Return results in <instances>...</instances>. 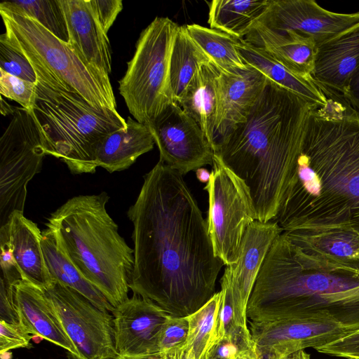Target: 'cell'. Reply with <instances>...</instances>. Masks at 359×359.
<instances>
[{"label": "cell", "instance_id": "obj_1", "mask_svg": "<svg viewBox=\"0 0 359 359\" xmlns=\"http://www.w3.org/2000/svg\"><path fill=\"white\" fill-rule=\"evenodd\" d=\"M133 226L130 290L169 316L187 317L216 293L224 265L183 175L159 160L128 210Z\"/></svg>", "mask_w": 359, "mask_h": 359}, {"label": "cell", "instance_id": "obj_2", "mask_svg": "<svg viewBox=\"0 0 359 359\" xmlns=\"http://www.w3.org/2000/svg\"><path fill=\"white\" fill-rule=\"evenodd\" d=\"M324 93L274 221L285 233L345 232L359 240V112L342 95Z\"/></svg>", "mask_w": 359, "mask_h": 359}, {"label": "cell", "instance_id": "obj_3", "mask_svg": "<svg viewBox=\"0 0 359 359\" xmlns=\"http://www.w3.org/2000/svg\"><path fill=\"white\" fill-rule=\"evenodd\" d=\"M316 107L269 80L247 119L217 142L214 154L248 186L257 220H274Z\"/></svg>", "mask_w": 359, "mask_h": 359}, {"label": "cell", "instance_id": "obj_4", "mask_svg": "<svg viewBox=\"0 0 359 359\" xmlns=\"http://www.w3.org/2000/svg\"><path fill=\"white\" fill-rule=\"evenodd\" d=\"M247 319H334L359 330V260L302 249L283 232L273 241L250 296Z\"/></svg>", "mask_w": 359, "mask_h": 359}, {"label": "cell", "instance_id": "obj_5", "mask_svg": "<svg viewBox=\"0 0 359 359\" xmlns=\"http://www.w3.org/2000/svg\"><path fill=\"white\" fill-rule=\"evenodd\" d=\"M107 193L67 200L47 219L57 246L114 307L126 301L133 250L106 208Z\"/></svg>", "mask_w": 359, "mask_h": 359}, {"label": "cell", "instance_id": "obj_6", "mask_svg": "<svg viewBox=\"0 0 359 359\" xmlns=\"http://www.w3.org/2000/svg\"><path fill=\"white\" fill-rule=\"evenodd\" d=\"M32 113L42 131L46 155L60 159L73 174L94 173L100 142L127 127L116 109L95 107L79 93L39 78Z\"/></svg>", "mask_w": 359, "mask_h": 359}, {"label": "cell", "instance_id": "obj_7", "mask_svg": "<svg viewBox=\"0 0 359 359\" xmlns=\"http://www.w3.org/2000/svg\"><path fill=\"white\" fill-rule=\"evenodd\" d=\"M0 14L6 29L0 39L28 59L37 78L51 86L79 93L95 107L116 109L114 91L80 60L67 43L28 17L3 9Z\"/></svg>", "mask_w": 359, "mask_h": 359}, {"label": "cell", "instance_id": "obj_8", "mask_svg": "<svg viewBox=\"0 0 359 359\" xmlns=\"http://www.w3.org/2000/svg\"><path fill=\"white\" fill-rule=\"evenodd\" d=\"M180 25L168 17H156L140 34L133 58L118 90L130 114L149 125L175 102L170 61Z\"/></svg>", "mask_w": 359, "mask_h": 359}, {"label": "cell", "instance_id": "obj_9", "mask_svg": "<svg viewBox=\"0 0 359 359\" xmlns=\"http://www.w3.org/2000/svg\"><path fill=\"white\" fill-rule=\"evenodd\" d=\"M204 189L208 193L206 222L215 254L224 265H231L238 259L247 227L257 220L250 190L215 154Z\"/></svg>", "mask_w": 359, "mask_h": 359}, {"label": "cell", "instance_id": "obj_10", "mask_svg": "<svg viewBox=\"0 0 359 359\" xmlns=\"http://www.w3.org/2000/svg\"><path fill=\"white\" fill-rule=\"evenodd\" d=\"M43 291L76 351V359H115L118 355L109 312L56 281Z\"/></svg>", "mask_w": 359, "mask_h": 359}, {"label": "cell", "instance_id": "obj_11", "mask_svg": "<svg viewBox=\"0 0 359 359\" xmlns=\"http://www.w3.org/2000/svg\"><path fill=\"white\" fill-rule=\"evenodd\" d=\"M160 159L183 175L212 164L214 151L198 123L176 102L149 125Z\"/></svg>", "mask_w": 359, "mask_h": 359}, {"label": "cell", "instance_id": "obj_12", "mask_svg": "<svg viewBox=\"0 0 359 359\" xmlns=\"http://www.w3.org/2000/svg\"><path fill=\"white\" fill-rule=\"evenodd\" d=\"M277 32H296L313 39L318 48L359 23V11L332 12L313 0H269L255 22Z\"/></svg>", "mask_w": 359, "mask_h": 359}, {"label": "cell", "instance_id": "obj_13", "mask_svg": "<svg viewBox=\"0 0 359 359\" xmlns=\"http://www.w3.org/2000/svg\"><path fill=\"white\" fill-rule=\"evenodd\" d=\"M249 323L255 351H271L285 356L306 348L316 350L353 332L338 321L323 317Z\"/></svg>", "mask_w": 359, "mask_h": 359}, {"label": "cell", "instance_id": "obj_14", "mask_svg": "<svg viewBox=\"0 0 359 359\" xmlns=\"http://www.w3.org/2000/svg\"><path fill=\"white\" fill-rule=\"evenodd\" d=\"M283 233L274 220H255L246 229L236 263L226 266L238 325L247 326L248 300L265 257L275 239Z\"/></svg>", "mask_w": 359, "mask_h": 359}, {"label": "cell", "instance_id": "obj_15", "mask_svg": "<svg viewBox=\"0 0 359 359\" xmlns=\"http://www.w3.org/2000/svg\"><path fill=\"white\" fill-rule=\"evenodd\" d=\"M68 29V46L80 60L113 91L109 79L111 52L90 0H60Z\"/></svg>", "mask_w": 359, "mask_h": 359}, {"label": "cell", "instance_id": "obj_16", "mask_svg": "<svg viewBox=\"0 0 359 359\" xmlns=\"http://www.w3.org/2000/svg\"><path fill=\"white\" fill-rule=\"evenodd\" d=\"M118 355L135 357L158 353V341L169 316L150 300L137 295L112 312Z\"/></svg>", "mask_w": 359, "mask_h": 359}, {"label": "cell", "instance_id": "obj_17", "mask_svg": "<svg viewBox=\"0 0 359 359\" xmlns=\"http://www.w3.org/2000/svg\"><path fill=\"white\" fill-rule=\"evenodd\" d=\"M268 81L261 72L249 65L233 72H219L217 79L215 145L247 119Z\"/></svg>", "mask_w": 359, "mask_h": 359}, {"label": "cell", "instance_id": "obj_18", "mask_svg": "<svg viewBox=\"0 0 359 359\" xmlns=\"http://www.w3.org/2000/svg\"><path fill=\"white\" fill-rule=\"evenodd\" d=\"M19 324L29 334L40 337L65 349L73 359L76 351L66 334L43 290L20 280L14 286Z\"/></svg>", "mask_w": 359, "mask_h": 359}, {"label": "cell", "instance_id": "obj_19", "mask_svg": "<svg viewBox=\"0 0 359 359\" xmlns=\"http://www.w3.org/2000/svg\"><path fill=\"white\" fill-rule=\"evenodd\" d=\"M243 39L262 48L294 74L313 77L318 46L312 37L293 31H274L255 22Z\"/></svg>", "mask_w": 359, "mask_h": 359}, {"label": "cell", "instance_id": "obj_20", "mask_svg": "<svg viewBox=\"0 0 359 359\" xmlns=\"http://www.w3.org/2000/svg\"><path fill=\"white\" fill-rule=\"evenodd\" d=\"M359 66V23L318 48L313 80L323 89L344 95Z\"/></svg>", "mask_w": 359, "mask_h": 359}, {"label": "cell", "instance_id": "obj_21", "mask_svg": "<svg viewBox=\"0 0 359 359\" xmlns=\"http://www.w3.org/2000/svg\"><path fill=\"white\" fill-rule=\"evenodd\" d=\"M8 224L13 256L22 280L42 290L47 289L55 280L44 259L42 231L36 224L25 217L24 212H14Z\"/></svg>", "mask_w": 359, "mask_h": 359}, {"label": "cell", "instance_id": "obj_22", "mask_svg": "<svg viewBox=\"0 0 359 359\" xmlns=\"http://www.w3.org/2000/svg\"><path fill=\"white\" fill-rule=\"evenodd\" d=\"M126 123V128L109 134L99 144L95 155L97 168L110 173L124 170L154 148L155 142L148 126L130 116Z\"/></svg>", "mask_w": 359, "mask_h": 359}, {"label": "cell", "instance_id": "obj_23", "mask_svg": "<svg viewBox=\"0 0 359 359\" xmlns=\"http://www.w3.org/2000/svg\"><path fill=\"white\" fill-rule=\"evenodd\" d=\"M246 64L261 72L269 80L298 95L317 107L324 106L327 97L313 77L291 72L262 48L240 39L236 46Z\"/></svg>", "mask_w": 359, "mask_h": 359}, {"label": "cell", "instance_id": "obj_24", "mask_svg": "<svg viewBox=\"0 0 359 359\" xmlns=\"http://www.w3.org/2000/svg\"><path fill=\"white\" fill-rule=\"evenodd\" d=\"M219 73L218 69L211 62L203 65L177 102L183 110L198 123L213 150Z\"/></svg>", "mask_w": 359, "mask_h": 359}, {"label": "cell", "instance_id": "obj_25", "mask_svg": "<svg viewBox=\"0 0 359 359\" xmlns=\"http://www.w3.org/2000/svg\"><path fill=\"white\" fill-rule=\"evenodd\" d=\"M41 248L47 269L55 281L76 290L102 311L109 313L114 311L115 308L102 293L58 248L53 233L48 229L42 231Z\"/></svg>", "mask_w": 359, "mask_h": 359}, {"label": "cell", "instance_id": "obj_26", "mask_svg": "<svg viewBox=\"0 0 359 359\" xmlns=\"http://www.w3.org/2000/svg\"><path fill=\"white\" fill-rule=\"evenodd\" d=\"M269 0H213L208 1V22L237 39H243L266 9Z\"/></svg>", "mask_w": 359, "mask_h": 359}, {"label": "cell", "instance_id": "obj_27", "mask_svg": "<svg viewBox=\"0 0 359 359\" xmlns=\"http://www.w3.org/2000/svg\"><path fill=\"white\" fill-rule=\"evenodd\" d=\"M210 62L208 57L188 33L179 27L170 61V79L175 102H177L197 71Z\"/></svg>", "mask_w": 359, "mask_h": 359}, {"label": "cell", "instance_id": "obj_28", "mask_svg": "<svg viewBox=\"0 0 359 359\" xmlns=\"http://www.w3.org/2000/svg\"><path fill=\"white\" fill-rule=\"evenodd\" d=\"M186 27L190 36L219 72H233L248 67L236 48L240 39L198 24Z\"/></svg>", "mask_w": 359, "mask_h": 359}, {"label": "cell", "instance_id": "obj_29", "mask_svg": "<svg viewBox=\"0 0 359 359\" xmlns=\"http://www.w3.org/2000/svg\"><path fill=\"white\" fill-rule=\"evenodd\" d=\"M222 298L220 290L198 310L187 316L188 334L186 341L180 346L184 353L191 351L196 359H205L206 357L213 339Z\"/></svg>", "mask_w": 359, "mask_h": 359}, {"label": "cell", "instance_id": "obj_30", "mask_svg": "<svg viewBox=\"0 0 359 359\" xmlns=\"http://www.w3.org/2000/svg\"><path fill=\"white\" fill-rule=\"evenodd\" d=\"M0 9L33 19L58 39L68 43V29L60 0L2 1Z\"/></svg>", "mask_w": 359, "mask_h": 359}, {"label": "cell", "instance_id": "obj_31", "mask_svg": "<svg viewBox=\"0 0 359 359\" xmlns=\"http://www.w3.org/2000/svg\"><path fill=\"white\" fill-rule=\"evenodd\" d=\"M302 249L342 260H359V240L345 232L302 236L283 232Z\"/></svg>", "mask_w": 359, "mask_h": 359}, {"label": "cell", "instance_id": "obj_32", "mask_svg": "<svg viewBox=\"0 0 359 359\" xmlns=\"http://www.w3.org/2000/svg\"><path fill=\"white\" fill-rule=\"evenodd\" d=\"M0 93L32 111L36 98V83L12 76L0 69Z\"/></svg>", "mask_w": 359, "mask_h": 359}, {"label": "cell", "instance_id": "obj_33", "mask_svg": "<svg viewBox=\"0 0 359 359\" xmlns=\"http://www.w3.org/2000/svg\"><path fill=\"white\" fill-rule=\"evenodd\" d=\"M0 69L22 80L37 82L36 72L28 59L2 39H0Z\"/></svg>", "mask_w": 359, "mask_h": 359}, {"label": "cell", "instance_id": "obj_34", "mask_svg": "<svg viewBox=\"0 0 359 359\" xmlns=\"http://www.w3.org/2000/svg\"><path fill=\"white\" fill-rule=\"evenodd\" d=\"M0 281L4 283L8 295L13 297L14 286L22 278L13 256L8 224L0 226Z\"/></svg>", "mask_w": 359, "mask_h": 359}, {"label": "cell", "instance_id": "obj_35", "mask_svg": "<svg viewBox=\"0 0 359 359\" xmlns=\"http://www.w3.org/2000/svg\"><path fill=\"white\" fill-rule=\"evenodd\" d=\"M189 331L187 317L170 316L165 323L158 341V351L166 352L182 345Z\"/></svg>", "mask_w": 359, "mask_h": 359}, {"label": "cell", "instance_id": "obj_36", "mask_svg": "<svg viewBox=\"0 0 359 359\" xmlns=\"http://www.w3.org/2000/svg\"><path fill=\"white\" fill-rule=\"evenodd\" d=\"M32 337L19 323H10L0 320V353H6L11 350L30 348Z\"/></svg>", "mask_w": 359, "mask_h": 359}, {"label": "cell", "instance_id": "obj_37", "mask_svg": "<svg viewBox=\"0 0 359 359\" xmlns=\"http://www.w3.org/2000/svg\"><path fill=\"white\" fill-rule=\"evenodd\" d=\"M316 351L345 359H359V330L337 341L320 346Z\"/></svg>", "mask_w": 359, "mask_h": 359}, {"label": "cell", "instance_id": "obj_38", "mask_svg": "<svg viewBox=\"0 0 359 359\" xmlns=\"http://www.w3.org/2000/svg\"><path fill=\"white\" fill-rule=\"evenodd\" d=\"M96 17L107 34L118 15L123 9L121 0H90Z\"/></svg>", "mask_w": 359, "mask_h": 359}, {"label": "cell", "instance_id": "obj_39", "mask_svg": "<svg viewBox=\"0 0 359 359\" xmlns=\"http://www.w3.org/2000/svg\"><path fill=\"white\" fill-rule=\"evenodd\" d=\"M0 320L10 323H19L18 316L15 305V300L11 299L2 282L0 281Z\"/></svg>", "mask_w": 359, "mask_h": 359}, {"label": "cell", "instance_id": "obj_40", "mask_svg": "<svg viewBox=\"0 0 359 359\" xmlns=\"http://www.w3.org/2000/svg\"><path fill=\"white\" fill-rule=\"evenodd\" d=\"M343 97L354 109L359 112V66L351 75Z\"/></svg>", "mask_w": 359, "mask_h": 359}, {"label": "cell", "instance_id": "obj_41", "mask_svg": "<svg viewBox=\"0 0 359 359\" xmlns=\"http://www.w3.org/2000/svg\"><path fill=\"white\" fill-rule=\"evenodd\" d=\"M257 359H286L287 356L271 351H256Z\"/></svg>", "mask_w": 359, "mask_h": 359}, {"label": "cell", "instance_id": "obj_42", "mask_svg": "<svg viewBox=\"0 0 359 359\" xmlns=\"http://www.w3.org/2000/svg\"><path fill=\"white\" fill-rule=\"evenodd\" d=\"M210 175L211 172H210L206 168H200L196 170V177L201 183L207 184L210 180Z\"/></svg>", "mask_w": 359, "mask_h": 359}, {"label": "cell", "instance_id": "obj_43", "mask_svg": "<svg viewBox=\"0 0 359 359\" xmlns=\"http://www.w3.org/2000/svg\"><path fill=\"white\" fill-rule=\"evenodd\" d=\"M115 359H164L162 353L158 352L153 354H149L145 355L135 356V357H128L118 355Z\"/></svg>", "mask_w": 359, "mask_h": 359}, {"label": "cell", "instance_id": "obj_44", "mask_svg": "<svg viewBox=\"0 0 359 359\" xmlns=\"http://www.w3.org/2000/svg\"><path fill=\"white\" fill-rule=\"evenodd\" d=\"M286 359H311V355L304 350H299L288 355Z\"/></svg>", "mask_w": 359, "mask_h": 359}, {"label": "cell", "instance_id": "obj_45", "mask_svg": "<svg viewBox=\"0 0 359 359\" xmlns=\"http://www.w3.org/2000/svg\"><path fill=\"white\" fill-rule=\"evenodd\" d=\"M233 359H257L255 348L241 353Z\"/></svg>", "mask_w": 359, "mask_h": 359}, {"label": "cell", "instance_id": "obj_46", "mask_svg": "<svg viewBox=\"0 0 359 359\" xmlns=\"http://www.w3.org/2000/svg\"><path fill=\"white\" fill-rule=\"evenodd\" d=\"M184 359H196L194 353L191 351H187L185 357H184Z\"/></svg>", "mask_w": 359, "mask_h": 359}]
</instances>
